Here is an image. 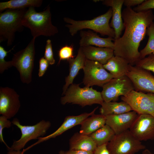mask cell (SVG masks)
Here are the masks:
<instances>
[{
	"label": "cell",
	"mask_w": 154,
	"mask_h": 154,
	"mask_svg": "<svg viewBox=\"0 0 154 154\" xmlns=\"http://www.w3.org/2000/svg\"><path fill=\"white\" fill-rule=\"evenodd\" d=\"M80 47L88 46L109 48L114 49V39L111 37L102 38L97 34L91 31L81 30L80 31Z\"/></svg>",
	"instance_id": "cell-18"
},
{
	"label": "cell",
	"mask_w": 154,
	"mask_h": 154,
	"mask_svg": "<svg viewBox=\"0 0 154 154\" xmlns=\"http://www.w3.org/2000/svg\"><path fill=\"white\" fill-rule=\"evenodd\" d=\"M11 122L20 129L21 135L18 140L13 142L11 147L8 149V150H21L30 140L43 137L51 126L50 121L44 120L32 125H23L17 118L13 119Z\"/></svg>",
	"instance_id": "cell-7"
},
{
	"label": "cell",
	"mask_w": 154,
	"mask_h": 154,
	"mask_svg": "<svg viewBox=\"0 0 154 154\" xmlns=\"http://www.w3.org/2000/svg\"><path fill=\"white\" fill-rule=\"evenodd\" d=\"M73 47L71 46L65 45L62 47L58 51L59 61L58 64H60L62 60H67V61L71 59L74 58Z\"/></svg>",
	"instance_id": "cell-29"
},
{
	"label": "cell",
	"mask_w": 154,
	"mask_h": 154,
	"mask_svg": "<svg viewBox=\"0 0 154 154\" xmlns=\"http://www.w3.org/2000/svg\"><path fill=\"white\" fill-rule=\"evenodd\" d=\"M129 130L141 142L154 139V117L148 114H138Z\"/></svg>",
	"instance_id": "cell-13"
},
{
	"label": "cell",
	"mask_w": 154,
	"mask_h": 154,
	"mask_svg": "<svg viewBox=\"0 0 154 154\" xmlns=\"http://www.w3.org/2000/svg\"><path fill=\"white\" fill-rule=\"evenodd\" d=\"M115 134L112 129L105 124L89 135L97 146L107 143L114 137Z\"/></svg>",
	"instance_id": "cell-26"
},
{
	"label": "cell",
	"mask_w": 154,
	"mask_h": 154,
	"mask_svg": "<svg viewBox=\"0 0 154 154\" xmlns=\"http://www.w3.org/2000/svg\"><path fill=\"white\" fill-rule=\"evenodd\" d=\"M102 1L103 4L112 9V14L110 25L115 32L114 40L117 39L120 37L124 29L121 12L124 0H105Z\"/></svg>",
	"instance_id": "cell-17"
},
{
	"label": "cell",
	"mask_w": 154,
	"mask_h": 154,
	"mask_svg": "<svg viewBox=\"0 0 154 154\" xmlns=\"http://www.w3.org/2000/svg\"><path fill=\"white\" fill-rule=\"evenodd\" d=\"M154 9V0H144L140 5L135 7L133 9L136 12H139Z\"/></svg>",
	"instance_id": "cell-33"
},
{
	"label": "cell",
	"mask_w": 154,
	"mask_h": 154,
	"mask_svg": "<svg viewBox=\"0 0 154 154\" xmlns=\"http://www.w3.org/2000/svg\"><path fill=\"white\" fill-rule=\"evenodd\" d=\"M12 123V122L5 117L1 115L0 116V141L6 145L7 149L10 147L7 145L4 140L3 131L4 128L10 127Z\"/></svg>",
	"instance_id": "cell-32"
},
{
	"label": "cell",
	"mask_w": 154,
	"mask_h": 154,
	"mask_svg": "<svg viewBox=\"0 0 154 154\" xmlns=\"http://www.w3.org/2000/svg\"><path fill=\"white\" fill-rule=\"evenodd\" d=\"M141 154H154L151 153L148 150L146 149Z\"/></svg>",
	"instance_id": "cell-39"
},
{
	"label": "cell",
	"mask_w": 154,
	"mask_h": 154,
	"mask_svg": "<svg viewBox=\"0 0 154 154\" xmlns=\"http://www.w3.org/2000/svg\"><path fill=\"white\" fill-rule=\"evenodd\" d=\"M103 65L104 68L109 72L113 78H117L126 75L131 65L123 58L114 55L106 64Z\"/></svg>",
	"instance_id": "cell-21"
},
{
	"label": "cell",
	"mask_w": 154,
	"mask_h": 154,
	"mask_svg": "<svg viewBox=\"0 0 154 154\" xmlns=\"http://www.w3.org/2000/svg\"><path fill=\"white\" fill-rule=\"evenodd\" d=\"M101 106L100 114L105 116L119 114L132 111L130 106L123 101L120 102L104 101Z\"/></svg>",
	"instance_id": "cell-24"
},
{
	"label": "cell",
	"mask_w": 154,
	"mask_h": 154,
	"mask_svg": "<svg viewBox=\"0 0 154 154\" xmlns=\"http://www.w3.org/2000/svg\"><path fill=\"white\" fill-rule=\"evenodd\" d=\"M14 47L9 51H6L4 48L0 45V72L2 73L6 70L12 66L11 61H6L5 59L7 53L11 51Z\"/></svg>",
	"instance_id": "cell-30"
},
{
	"label": "cell",
	"mask_w": 154,
	"mask_h": 154,
	"mask_svg": "<svg viewBox=\"0 0 154 154\" xmlns=\"http://www.w3.org/2000/svg\"><path fill=\"white\" fill-rule=\"evenodd\" d=\"M42 0H11L0 3V12L8 9H26L31 7H39L42 4Z\"/></svg>",
	"instance_id": "cell-25"
},
{
	"label": "cell",
	"mask_w": 154,
	"mask_h": 154,
	"mask_svg": "<svg viewBox=\"0 0 154 154\" xmlns=\"http://www.w3.org/2000/svg\"><path fill=\"white\" fill-rule=\"evenodd\" d=\"M44 57L47 60L49 64L53 65L55 63L51 41L49 39L46 41Z\"/></svg>",
	"instance_id": "cell-31"
},
{
	"label": "cell",
	"mask_w": 154,
	"mask_h": 154,
	"mask_svg": "<svg viewBox=\"0 0 154 154\" xmlns=\"http://www.w3.org/2000/svg\"><path fill=\"white\" fill-rule=\"evenodd\" d=\"M81 47L86 59L97 62L102 65L114 55L112 48L88 46Z\"/></svg>",
	"instance_id": "cell-19"
},
{
	"label": "cell",
	"mask_w": 154,
	"mask_h": 154,
	"mask_svg": "<svg viewBox=\"0 0 154 154\" xmlns=\"http://www.w3.org/2000/svg\"><path fill=\"white\" fill-rule=\"evenodd\" d=\"M93 154H110L107 148V143L97 146Z\"/></svg>",
	"instance_id": "cell-35"
},
{
	"label": "cell",
	"mask_w": 154,
	"mask_h": 154,
	"mask_svg": "<svg viewBox=\"0 0 154 154\" xmlns=\"http://www.w3.org/2000/svg\"><path fill=\"white\" fill-rule=\"evenodd\" d=\"M39 69L38 75L39 77L43 76L47 70L49 63L47 60L44 57L41 58L39 60Z\"/></svg>",
	"instance_id": "cell-34"
},
{
	"label": "cell",
	"mask_w": 154,
	"mask_h": 154,
	"mask_svg": "<svg viewBox=\"0 0 154 154\" xmlns=\"http://www.w3.org/2000/svg\"><path fill=\"white\" fill-rule=\"evenodd\" d=\"M19 95L8 87L0 88V114L9 119L18 112L21 104Z\"/></svg>",
	"instance_id": "cell-14"
},
{
	"label": "cell",
	"mask_w": 154,
	"mask_h": 154,
	"mask_svg": "<svg viewBox=\"0 0 154 154\" xmlns=\"http://www.w3.org/2000/svg\"><path fill=\"white\" fill-rule=\"evenodd\" d=\"M112 11L111 8L104 14L89 20L76 21L68 17L63 18L64 21L68 24L65 25L68 29L72 36L76 35L78 31L84 29H89L98 33L102 35L114 39L115 33L109 23L112 18Z\"/></svg>",
	"instance_id": "cell-3"
},
{
	"label": "cell",
	"mask_w": 154,
	"mask_h": 154,
	"mask_svg": "<svg viewBox=\"0 0 154 154\" xmlns=\"http://www.w3.org/2000/svg\"><path fill=\"white\" fill-rule=\"evenodd\" d=\"M93 153L90 151L69 149L68 151L60 150L59 154H93Z\"/></svg>",
	"instance_id": "cell-36"
},
{
	"label": "cell",
	"mask_w": 154,
	"mask_h": 154,
	"mask_svg": "<svg viewBox=\"0 0 154 154\" xmlns=\"http://www.w3.org/2000/svg\"><path fill=\"white\" fill-rule=\"evenodd\" d=\"M86 60L82 48L80 47L76 57L68 61L69 64V72L68 76L65 78V84L63 88L62 95L64 94L69 86L73 84L74 80L80 70L83 69Z\"/></svg>",
	"instance_id": "cell-20"
},
{
	"label": "cell",
	"mask_w": 154,
	"mask_h": 154,
	"mask_svg": "<svg viewBox=\"0 0 154 154\" xmlns=\"http://www.w3.org/2000/svg\"><path fill=\"white\" fill-rule=\"evenodd\" d=\"M35 39L33 38L25 48L14 54L11 60L12 66L19 72L21 81L27 84L32 81L35 54Z\"/></svg>",
	"instance_id": "cell-6"
},
{
	"label": "cell",
	"mask_w": 154,
	"mask_h": 154,
	"mask_svg": "<svg viewBox=\"0 0 154 154\" xmlns=\"http://www.w3.org/2000/svg\"><path fill=\"white\" fill-rule=\"evenodd\" d=\"M106 116L94 114L85 119L81 124L79 133L89 135L106 124Z\"/></svg>",
	"instance_id": "cell-23"
},
{
	"label": "cell",
	"mask_w": 154,
	"mask_h": 154,
	"mask_svg": "<svg viewBox=\"0 0 154 154\" xmlns=\"http://www.w3.org/2000/svg\"><path fill=\"white\" fill-rule=\"evenodd\" d=\"M83 70L84 74L83 82L85 86L96 85L102 87L113 78L103 65L96 61L86 59Z\"/></svg>",
	"instance_id": "cell-9"
},
{
	"label": "cell",
	"mask_w": 154,
	"mask_h": 154,
	"mask_svg": "<svg viewBox=\"0 0 154 154\" xmlns=\"http://www.w3.org/2000/svg\"><path fill=\"white\" fill-rule=\"evenodd\" d=\"M35 8L31 7L27 9L22 20L23 26L30 29L33 38L41 35L50 37L57 34L58 30L52 23L49 5L39 12H36Z\"/></svg>",
	"instance_id": "cell-2"
},
{
	"label": "cell",
	"mask_w": 154,
	"mask_h": 154,
	"mask_svg": "<svg viewBox=\"0 0 154 154\" xmlns=\"http://www.w3.org/2000/svg\"><path fill=\"white\" fill-rule=\"evenodd\" d=\"M147 34L149 37L148 39L145 47L139 52L141 59L154 53V22L147 28Z\"/></svg>",
	"instance_id": "cell-27"
},
{
	"label": "cell",
	"mask_w": 154,
	"mask_h": 154,
	"mask_svg": "<svg viewBox=\"0 0 154 154\" xmlns=\"http://www.w3.org/2000/svg\"><path fill=\"white\" fill-rule=\"evenodd\" d=\"M79 85L72 84L69 86L64 96L60 98L61 104L72 103L82 107L95 104L102 105L104 101L101 92L93 89L92 87L82 88Z\"/></svg>",
	"instance_id": "cell-5"
},
{
	"label": "cell",
	"mask_w": 154,
	"mask_h": 154,
	"mask_svg": "<svg viewBox=\"0 0 154 154\" xmlns=\"http://www.w3.org/2000/svg\"><path fill=\"white\" fill-rule=\"evenodd\" d=\"M7 154H25V153H23L22 151H21V150L17 151L10 150H8Z\"/></svg>",
	"instance_id": "cell-38"
},
{
	"label": "cell",
	"mask_w": 154,
	"mask_h": 154,
	"mask_svg": "<svg viewBox=\"0 0 154 154\" xmlns=\"http://www.w3.org/2000/svg\"><path fill=\"white\" fill-rule=\"evenodd\" d=\"M121 99L138 114H148L154 117V94L134 90L122 96Z\"/></svg>",
	"instance_id": "cell-11"
},
{
	"label": "cell",
	"mask_w": 154,
	"mask_h": 154,
	"mask_svg": "<svg viewBox=\"0 0 154 154\" xmlns=\"http://www.w3.org/2000/svg\"><path fill=\"white\" fill-rule=\"evenodd\" d=\"M122 17L125 31L122 36L114 40V55L135 66L141 59L139 47L153 22L154 15L151 9L137 12L131 7H126L122 12Z\"/></svg>",
	"instance_id": "cell-1"
},
{
	"label": "cell",
	"mask_w": 154,
	"mask_h": 154,
	"mask_svg": "<svg viewBox=\"0 0 154 154\" xmlns=\"http://www.w3.org/2000/svg\"><path fill=\"white\" fill-rule=\"evenodd\" d=\"M138 114L134 111L119 114L106 116V124L109 126L115 135L129 129Z\"/></svg>",
	"instance_id": "cell-16"
},
{
	"label": "cell",
	"mask_w": 154,
	"mask_h": 154,
	"mask_svg": "<svg viewBox=\"0 0 154 154\" xmlns=\"http://www.w3.org/2000/svg\"><path fill=\"white\" fill-rule=\"evenodd\" d=\"M135 66L154 73V53L140 59Z\"/></svg>",
	"instance_id": "cell-28"
},
{
	"label": "cell",
	"mask_w": 154,
	"mask_h": 154,
	"mask_svg": "<svg viewBox=\"0 0 154 154\" xmlns=\"http://www.w3.org/2000/svg\"><path fill=\"white\" fill-rule=\"evenodd\" d=\"M98 108L97 107L95 108L90 113H84L77 116H68L66 117L62 124L56 131L46 136L38 138L37 141L26 149H24V151H26L37 144L61 135L67 130L76 125H81L85 119L94 114Z\"/></svg>",
	"instance_id": "cell-15"
},
{
	"label": "cell",
	"mask_w": 154,
	"mask_h": 154,
	"mask_svg": "<svg viewBox=\"0 0 154 154\" xmlns=\"http://www.w3.org/2000/svg\"><path fill=\"white\" fill-rule=\"evenodd\" d=\"M126 75L132 82L135 90L154 94V76L150 71L130 65Z\"/></svg>",
	"instance_id": "cell-12"
},
{
	"label": "cell",
	"mask_w": 154,
	"mask_h": 154,
	"mask_svg": "<svg viewBox=\"0 0 154 154\" xmlns=\"http://www.w3.org/2000/svg\"><path fill=\"white\" fill-rule=\"evenodd\" d=\"M27 9H8L0 13V42L7 41V46L12 45L15 33L22 32V20Z\"/></svg>",
	"instance_id": "cell-4"
},
{
	"label": "cell",
	"mask_w": 154,
	"mask_h": 154,
	"mask_svg": "<svg viewBox=\"0 0 154 154\" xmlns=\"http://www.w3.org/2000/svg\"><path fill=\"white\" fill-rule=\"evenodd\" d=\"M69 149L82 150L94 152L97 145L89 135L75 133L70 138Z\"/></svg>",
	"instance_id": "cell-22"
},
{
	"label": "cell",
	"mask_w": 154,
	"mask_h": 154,
	"mask_svg": "<svg viewBox=\"0 0 154 154\" xmlns=\"http://www.w3.org/2000/svg\"><path fill=\"white\" fill-rule=\"evenodd\" d=\"M144 0H124V5L126 7H131L141 4L144 1Z\"/></svg>",
	"instance_id": "cell-37"
},
{
	"label": "cell",
	"mask_w": 154,
	"mask_h": 154,
	"mask_svg": "<svg viewBox=\"0 0 154 154\" xmlns=\"http://www.w3.org/2000/svg\"><path fill=\"white\" fill-rule=\"evenodd\" d=\"M107 148L110 154H135L144 149L145 146L128 130L115 135L107 143Z\"/></svg>",
	"instance_id": "cell-8"
},
{
	"label": "cell",
	"mask_w": 154,
	"mask_h": 154,
	"mask_svg": "<svg viewBox=\"0 0 154 154\" xmlns=\"http://www.w3.org/2000/svg\"><path fill=\"white\" fill-rule=\"evenodd\" d=\"M101 94L104 101H116L120 96H124L135 90L132 82L126 75L113 78L102 87Z\"/></svg>",
	"instance_id": "cell-10"
}]
</instances>
